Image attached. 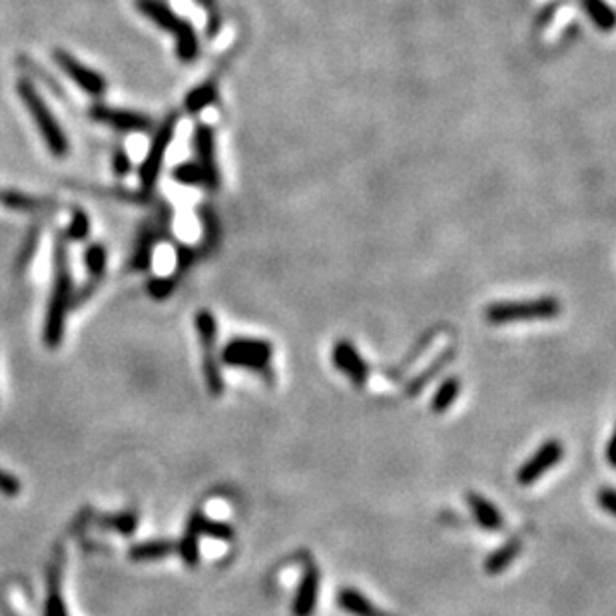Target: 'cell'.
Segmentation results:
<instances>
[{"instance_id":"obj_1","label":"cell","mask_w":616,"mask_h":616,"mask_svg":"<svg viewBox=\"0 0 616 616\" xmlns=\"http://www.w3.org/2000/svg\"><path fill=\"white\" fill-rule=\"evenodd\" d=\"M52 289L51 299L46 307L44 320V344L56 350L64 339V329H67V318L72 310V273L68 262V246L67 238H56L54 241V257H52Z\"/></svg>"},{"instance_id":"obj_2","label":"cell","mask_w":616,"mask_h":616,"mask_svg":"<svg viewBox=\"0 0 616 616\" xmlns=\"http://www.w3.org/2000/svg\"><path fill=\"white\" fill-rule=\"evenodd\" d=\"M136 11L152 24H156L168 35L176 38V54L182 62L190 64L198 59L200 54V38L193 28L192 20L182 19L172 6H168L164 0H134Z\"/></svg>"},{"instance_id":"obj_3","label":"cell","mask_w":616,"mask_h":616,"mask_svg":"<svg viewBox=\"0 0 616 616\" xmlns=\"http://www.w3.org/2000/svg\"><path fill=\"white\" fill-rule=\"evenodd\" d=\"M16 94L22 100L24 108L28 110V115L35 120V124L38 128L40 136L46 144L48 152L52 154L54 158H64L70 152V142L68 136L64 132V128L60 126L59 120L52 115V110L48 108L46 100L43 99V94L36 91V86L30 83L28 78H20L16 83Z\"/></svg>"},{"instance_id":"obj_4","label":"cell","mask_w":616,"mask_h":616,"mask_svg":"<svg viewBox=\"0 0 616 616\" xmlns=\"http://www.w3.org/2000/svg\"><path fill=\"white\" fill-rule=\"evenodd\" d=\"M563 305L555 296H542L523 302H494L485 310V320L491 326H507V323L547 321L561 313Z\"/></svg>"},{"instance_id":"obj_5","label":"cell","mask_w":616,"mask_h":616,"mask_svg":"<svg viewBox=\"0 0 616 616\" xmlns=\"http://www.w3.org/2000/svg\"><path fill=\"white\" fill-rule=\"evenodd\" d=\"M178 124H180V115H178V112H172V115H168L164 118V122L158 126L156 132H154L148 152H146L142 164L140 168H138V182H140V190L144 193H150L154 190V186L158 184L162 166H164V160H166V152L174 142Z\"/></svg>"},{"instance_id":"obj_6","label":"cell","mask_w":616,"mask_h":616,"mask_svg":"<svg viewBox=\"0 0 616 616\" xmlns=\"http://www.w3.org/2000/svg\"><path fill=\"white\" fill-rule=\"evenodd\" d=\"M273 345L257 337H236L222 350V363L228 367L265 371L270 367Z\"/></svg>"},{"instance_id":"obj_7","label":"cell","mask_w":616,"mask_h":616,"mask_svg":"<svg viewBox=\"0 0 616 616\" xmlns=\"http://www.w3.org/2000/svg\"><path fill=\"white\" fill-rule=\"evenodd\" d=\"M563 457H565L563 441L558 439L545 441L521 467H518L517 483L523 485V487H531V485L541 481L550 469H555L558 463H561Z\"/></svg>"},{"instance_id":"obj_8","label":"cell","mask_w":616,"mask_h":616,"mask_svg":"<svg viewBox=\"0 0 616 616\" xmlns=\"http://www.w3.org/2000/svg\"><path fill=\"white\" fill-rule=\"evenodd\" d=\"M192 146L193 154H196V164L201 170L204 176V186L208 190L220 188V168H217L216 160V134L214 128L208 124H196L192 132Z\"/></svg>"},{"instance_id":"obj_9","label":"cell","mask_w":616,"mask_h":616,"mask_svg":"<svg viewBox=\"0 0 616 616\" xmlns=\"http://www.w3.org/2000/svg\"><path fill=\"white\" fill-rule=\"evenodd\" d=\"M52 59L56 64H59V68L64 72V75H67L72 83H75L80 91L86 92L88 96H96V99H99V96H102L108 91V83L104 80L100 72L86 67V64L80 62L76 56H72L67 51H54Z\"/></svg>"},{"instance_id":"obj_10","label":"cell","mask_w":616,"mask_h":616,"mask_svg":"<svg viewBox=\"0 0 616 616\" xmlns=\"http://www.w3.org/2000/svg\"><path fill=\"white\" fill-rule=\"evenodd\" d=\"M91 118L104 126L118 130V132H150L154 128L152 118L142 115V112L107 107V104H94L91 108Z\"/></svg>"},{"instance_id":"obj_11","label":"cell","mask_w":616,"mask_h":616,"mask_svg":"<svg viewBox=\"0 0 616 616\" xmlns=\"http://www.w3.org/2000/svg\"><path fill=\"white\" fill-rule=\"evenodd\" d=\"M331 359H334L336 369L350 377L355 387L361 389L367 385L369 366L367 361L363 359V355L355 350V345L350 342V339H339V342L334 345V351H331Z\"/></svg>"},{"instance_id":"obj_12","label":"cell","mask_w":616,"mask_h":616,"mask_svg":"<svg viewBox=\"0 0 616 616\" xmlns=\"http://www.w3.org/2000/svg\"><path fill=\"white\" fill-rule=\"evenodd\" d=\"M320 587H321V574L318 571V566H307L302 574V579H299L297 582L294 603H291V614L313 616L315 609H318Z\"/></svg>"},{"instance_id":"obj_13","label":"cell","mask_w":616,"mask_h":616,"mask_svg":"<svg viewBox=\"0 0 616 616\" xmlns=\"http://www.w3.org/2000/svg\"><path fill=\"white\" fill-rule=\"evenodd\" d=\"M467 502H469V509H471L477 525H479L483 531L497 533L502 529V526H505L501 510L494 507V502H491L489 499H485L483 494L473 493V491L467 493Z\"/></svg>"},{"instance_id":"obj_14","label":"cell","mask_w":616,"mask_h":616,"mask_svg":"<svg viewBox=\"0 0 616 616\" xmlns=\"http://www.w3.org/2000/svg\"><path fill=\"white\" fill-rule=\"evenodd\" d=\"M186 526H190L192 531H196L200 537L204 534V537H209L214 541H222V542H230L236 539V531H233V526L225 521H217V518H209L208 515L201 513V510H196V513H192V517L188 518V523Z\"/></svg>"},{"instance_id":"obj_15","label":"cell","mask_w":616,"mask_h":616,"mask_svg":"<svg viewBox=\"0 0 616 616\" xmlns=\"http://www.w3.org/2000/svg\"><path fill=\"white\" fill-rule=\"evenodd\" d=\"M521 550H523V541L518 537H513L507 542H502L499 549H494L493 553L485 558V565H483L485 573L491 574V577H497V574L505 573L509 566L517 561V557L521 555Z\"/></svg>"},{"instance_id":"obj_16","label":"cell","mask_w":616,"mask_h":616,"mask_svg":"<svg viewBox=\"0 0 616 616\" xmlns=\"http://www.w3.org/2000/svg\"><path fill=\"white\" fill-rule=\"evenodd\" d=\"M0 204L8 209H14V212H48L52 209L56 201L32 196V193H24L19 190H6L0 192Z\"/></svg>"},{"instance_id":"obj_17","label":"cell","mask_w":616,"mask_h":616,"mask_svg":"<svg viewBox=\"0 0 616 616\" xmlns=\"http://www.w3.org/2000/svg\"><path fill=\"white\" fill-rule=\"evenodd\" d=\"M176 550V542L158 539V541H144L132 545L128 550V557L136 563H150V561H162V558L170 557Z\"/></svg>"},{"instance_id":"obj_18","label":"cell","mask_w":616,"mask_h":616,"mask_svg":"<svg viewBox=\"0 0 616 616\" xmlns=\"http://www.w3.org/2000/svg\"><path fill=\"white\" fill-rule=\"evenodd\" d=\"M217 102V86L214 80H208L204 84H198L196 88L184 96V108L188 115H200L206 108L214 107Z\"/></svg>"},{"instance_id":"obj_19","label":"cell","mask_w":616,"mask_h":616,"mask_svg":"<svg viewBox=\"0 0 616 616\" xmlns=\"http://www.w3.org/2000/svg\"><path fill=\"white\" fill-rule=\"evenodd\" d=\"M337 604H339V609H344L345 612H350L353 616H381L369 598L366 595H361L359 590H355V588L339 590Z\"/></svg>"},{"instance_id":"obj_20","label":"cell","mask_w":616,"mask_h":616,"mask_svg":"<svg viewBox=\"0 0 616 616\" xmlns=\"http://www.w3.org/2000/svg\"><path fill=\"white\" fill-rule=\"evenodd\" d=\"M158 233L154 230H144L136 241L132 259H130V270L148 272L154 257V246H156Z\"/></svg>"},{"instance_id":"obj_21","label":"cell","mask_w":616,"mask_h":616,"mask_svg":"<svg viewBox=\"0 0 616 616\" xmlns=\"http://www.w3.org/2000/svg\"><path fill=\"white\" fill-rule=\"evenodd\" d=\"M60 569L59 566H52L48 571V595H46V606H44V616H68L67 604H64L62 596V585H60Z\"/></svg>"},{"instance_id":"obj_22","label":"cell","mask_w":616,"mask_h":616,"mask_svg":"<svg viewBox=\"0 0 616 616\" xmlns=\"http://www.w3.org/2000/svg\"><path fill=\"white\" fill-rule=\"evenodd\" d=\"M579 3L598 30L611 32L614 28V11L606 0H579Z\"/></svg>"},{"instance_id":"obj_23","label":"cell","mask_w":616,"mask_h":616,"mask_svg":"<svg viewBox=\"0 0 616 616\" xmlns=\"http://www.w3.org/2000/svg\"><path fill=\"white\" fill-rule=\"evenodd\" d=\"M193 328H196L201 350L204 351L214 350L217 342V321L214 318V313L209 310H198L196 318H193Z\"/></svg>"},{"instance_id":"obj_24","label":"cell","mask_w":616,"mask_h":616,"mask_svg":"<svg viewBox=\"0 0 616 616\" xmlns=\"http://www.w3.org/2000/svg\"><path fill=\"white\" fill-rule=\"evenodd\" d=\"M461 393V379L459 377H447L441 381V385L437 387V391L431 399V409L437 415L447 411L453 403L457 401V397Z\"/></svg>"},{"instance_id":"obj_25","label":"cell","mask_w":616,"mask_h":616,"mask_svg":"<svg viewBox=\"0 0 616 616\" xmlns=\"http://www.w3.org/2000/svg\"><path fill=\"white\" fill-rule=\"evenodd\" d=\"M214 350L204 351V363H201V371H204L206 387L212 397H222L225 383L222 375V363L217 361L216 355L212 353Z\"/></svg>"},{"instance_id":"obj_26","label":"cell","mask_w":616,"mask_h":616,"mask_svg":"<svg viewBox=\"0 0 616 616\" xmlns=\"http://www.w3.org/2000/svg\"><path fill=\"white\" fill-rule=\"evenodd\" d=\"M451 358H453V351L447 350V351L441 353L439 358H437V359L433 361V366H429L427 369L421 371L415 379H411V383L407 385V395L415 397V395H419L421 391H423V387L429 383V381H431L441 369L447 367V361H449Z\"/></svg>"},{"instance_id":"obj_27","label":"cell","mask_w":616,"mask_h":616,"mask_svg":"<svg viewBox=\"0 0 616 616\" xmlns=\"http://www.w3.org/2000/svg\"><path fill=\"white\" fill-rule=\"evenodd\" d=\"M178 555L184 561V565L188 566H198L200 565V534L196 531H192L190 526H186V533L182 534L180 542L176 545Z\"/></svg>"},{"instance_id":"obj_28","label":"cell","mask_w":616,"mask_h":616,"mask_svg":"<svg viewBox=\"0 0 616 616\" xmlns=\"http://www.w3.org/2000/svg\"><path fill=\"white\" fill-rule=\"evenodd\" d=\"M107 264H108V254H107V248H104L102 244H91L86 248L84 267L92 280L100 281L104 272H107Z\"/></svg>"},{"instance_id":"obj_29","label":"cell","mask_w":616,"mask_h":616,"mask_svg":"<svg viewBox=\"0 0 616 616\" xmlns=\"http://www.w3.org/2000/svg\"><path fill=\"white\" fill-rule=\"evenodd\" d=\"M99 525L102 529H112L120 534H134L138 529V517L132 510H126V513H116V515H107L102 517Z\"/></svg>"},{"instance_id":"obj_30","label":"cell","mask_w":616,"mask_h":616,"mask_svg":"<svg viewBox=\"0 0 616 616\" xmlns=\"http://www.w3.org/2000/svg\"><path fill=\"white\" fill-rule=\"evenodd\" d=\"M198 216H200L201 233H204V244L208 248L216 246L217 238H220V224H217V217L214 214V209L208 208V206H201L198 209Z\"/></svg>"},{"instance_id":"obj_31","label":"cell","mask_w":616,"mask_h":616,"mask_svg":"<svg viewBox=\"0 0 616 616\" xmlns=\"http://www.w3.org/2000/svg\"><path fill=\"white\" fill-rule=\"evenodd\" d=\"M172 178L182 186H204V176L196 162H182V164L174 166Z\"/></svg>"},{"instance_id":"obj_32","label":"cell","mask_w":616,"mask_h":616,"mask_svg":"<svg viewBox=\"0 0 616 616\" xmlns=\"http://www.w3.org/2000/svg\"><path fill=\"white\" fill-rule=\"evenodd\" d=\"M88 233H91V217L86 216L84 209H72V217L67 228V240L83 241L88 238Z\"/></svg>"},{"instance_id":"obj_33","label":"cell","mask_w":616,"mask_h":616,"mask_svg":"<svg viewBox=\"0 0 616 616\" xmlns=\"http://www.w3.org/2000/svg\"><path fill=\"white\" fill-rule=\"evenodd\" d=\"M178 280L174 275H160V278H152L148 283H146V289H148V294L162 302V299L170 297L176 291Z\"/></svg>"},{"instance_id":"obj_34","label":"cell","mask_w":616,"mask_h":616,"mask_svg":"<svg viewBox=\"0 0 616 616\" xmlns=\"http://www.w3.org/2000/svg\"><path fill=\"white\" fill-rule=\"evenodd\" d=\"M112 170L118 178H126L132 172V160H130L128 152L124 148H116L115 156H112Z\"/></svg>"},{"instance_id":"obj_35","label":"cell","mask_w":616,"mask_h":616,"mask_svg":"<svg viewBox=\"0 0 616 616\" xmlns=\"http://www.w3.org/2000/svg\"><path fill=\"white\" fill-rule=\"evenodd\" d=\"M19 493H20V481L16 479L12 473L0 469V494H4V497H16Z\"/></svg>"},{"instance_id":"obj_36","label":"cell","mask_w":616,"mask_h":616,"mask_svg":"<svg viewBox=\"0 0 616 616\" xmlns=\"http://www.w3.org/2000/svg\"><path fill=\"white\" fill-rule=\"evenodd\" d=\"M596 502H598V507H601L604 513H609V515H616V494H614V489L611 487H603V489H598L596 493Z\"/></svg>"},{"instance_id":"obj_37","label":"cell","mask_w":616,"mask_h":616,"mask_svg":"<svg viewBox=\"0 0 616 616\" xmlns=\"http://www.w3.org/2000/svg\"><path fill=\"white\" fill-rule=\"evenodd\" d=\"M193 257H196V249L190 248V246H184V244L178 246V249H176V267H178V272L188 270V267L193 262Z\"/></svg>"},{"instance_id":"obj_38","label":"cell","mask_w":616,"mask_h":616,"mask_svg":"<svg viewBox=\"0 0 616 616\" xmlns=\"http://www.w3.org/2000/svg\"><path fill=\"white\" fill-rule=\"evenodd\" d=\"M616 437L611 435L609 445H606V461H609L611 467H616Z\"/></svg>"}]
</instances>
